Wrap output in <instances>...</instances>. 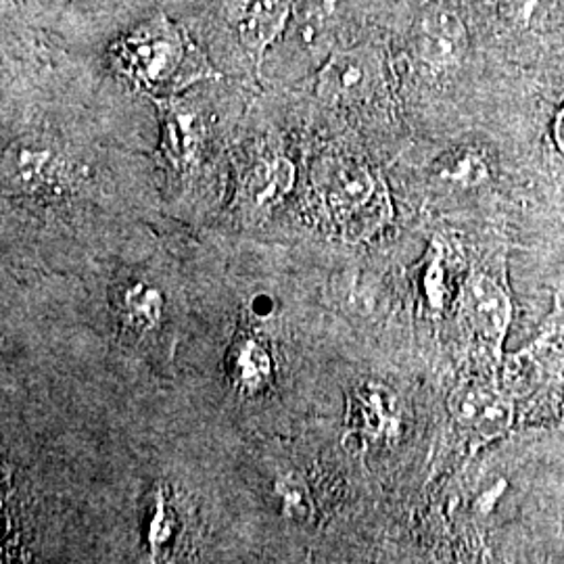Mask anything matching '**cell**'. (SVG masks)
<instances>
[{
  "label": "cell",
  "instance_id": "cell-1",
  "mask_svg": "<svg viewBox=\"0 0 564 564\" xmlns=\"http://www.w3.org/2000/svg\"><path fill=\"white\" fill-rule=\"evenodd\" d=\"M312 181L328 218L339 226L347 242L370 239L391 218L383 184L362 163L324 158L314 165Z\"/></svg>",
  "mask_w": 564,
  "mask_h": 564
},
{
  "label": "cell",
  "instance_id": "cell-2",
  "mask_svg": "<svg viewBox=\"0 0 564 564\" xmlns=\"http://www.w3.org/2000/svg\"><path fill=\"white\" fill-rule=\"evenodd\" d=\"M123 69L147 90L170 95L191 82L207 78L209 67L186 36L158 18L116 46Z\"/></svg>",
  "mask_w": 564,
  "mask_h": 564
},
{
  "label": "cell",
  "instance_id": "cell-3",
  "mask_svg": "<svg viewBox=\"0 0 564 564\" xmlns=\"http://www.w3.org/2000/svg\"><path fill=\"white\" fill-rule=\"evenodd\" d=\"M449 414L473 440L489 442L505 435L514 419L512 402L498 389L484 383H464L447 400Z\"/></svg>",
  "mask_w": 564,
  "mask_h": 564
},
{
  "label": "cell",
  "instance_id": "cell-4",
  "mask_svg": "<svg viewBox=\"0 0 564 564\" xmlns=\"http://www.w3.org/2000/svg\"><path fill=\"white\" fill-rule=\"evenodd\" d=\"M463 314L479 339L500 347L512 318V305L498 282L475 274L464 284Z\"/></svg>",
  "mask_w": 564,
  "mask_h": 564
},
{
  "label": "cell",
  "instance_id": "cell-5",
  "mask_svg": "<svg viewBox=\"0 0 564 564\" xmlns=\"http://www.w3.org/2000/svg\"><path fill=\"white\" fill-rule=\"evenodd\" d=\"M375 86V67L360 53L333 55L318 76V95L330 105L366 99Z\"/></svg>",
  "mask_w": 564,
  "mask_h": 564
},
{
  "label": "cell",
  "instance_id": "cell-6",
  "mask_svg": "<svg viewBox=\"0 0 564 564\" xmlns=\"http://www.w3.org/2000/svg\"><path fill=\"white\" fill-rule=\"evenodd\" d=\"M291 9L293 0H241L237 15L239 39L258 63L265 48L281 36L291 18Z\"/></svg>",
  "mask_w": 564,
  "mask_h": 564
},
{
  "label": "cell",
  "instance_id": "cell-7",
  "mask_svg": "<svg viewBox=\"0 0 564 564\" xmlns=\"http://www.w3.org/2000/svg\"><path fill=\"white\" fill-rule=\"evenodd\" d=\"M466 51V30L460 18L435 7L423 18L419 30V55L433 67H449L463 59Z\"/></svg>",
  "mask_w": 564,
  "mask_h": 564
},
{
  "label": "cell",
  "instance_id": "cell-8",
  "mask_svg": "<svg viewBox=\"0 0 564 564\" xmlns=\"http://www.w3.org/2000/svg\"><path fill=\"white\" fill-rule=\"evenodd\" d=\"M202 141L199 116L181 102L163 105V153L176 167H188Z\"/></svg>",
  "mask_w": 564,
  "mask_h": 564
},
{
  "label": "cell",
  "instance_id": "cell-9",
  "mask_svg": "<svg viewBox=\"0 0 564 564\" xmlns=\"http://www.w3.org/2000/svg\"><path fill=\"white\" fill-rule=\"evenodd\" d=\"M118 307H120L123 321L149 330L162 323L163 318V295L160 289L147 284V282H130L123 284L118 293Z\"/></svg>",
  "mask_w": 564,
  "mask_h": 564
},
{
  "label": "cell",
  "instance_id": "cell-10",
  "mask_svg": "<svg viewBox=\"0 0 564 564\" xmlns=\"http://www.w3.org/2000/svg\"><path fill=\"white\" fill-rule=\"evenodd\" d=\"M230 370L245 391H258L272 377V360L260 343L242 337L230 349Z\"/></svg>",
  "mask_w": 564,
  "mask_h": 564
},
{
  "label": "cell",
  "instance_id": "cell-11",
  "mask_svg": "<svg viewBox=\"0 0 564 564\" xmlns=\"http://www.w3.org/2000/svg\"><path fill=\"white\" fill-rule=\"evenodd\" d=\"M274 494L279 496L282 514L293 523H307L314 517V500L310 487L297 473H286L274 484Z\"/></svg>",
  "mask_w": 564,
  "mask_h": 564
},
{
  "label": "cell",
  "instance_id": "cell-12",
  "mask_svg": "<svg viewBox=\"0 0 564 564\" xmlns=\"http://www.w3.org/2000/svg\"><path fill=\"white\" fill-rule=\"evenodd\" d=\"M48 165H51L48 151L23 144L20 149L11 151L7 174L11 176V181L18 182L23 188H36L46 181Z\"/></svg>",
  "mask_w": 564,
  "mask_h": 564
},
{
  "label": "cell",
  "instance_id": "cell-13",
  "mask_svg": "<svg viewBox=\"0 0 564 564\" xmlns=\"http://www.w3.org/2000/svg\"><path fill=\"white\" fill-rule=\"evenodd\" d=\"M295 170L286 160H274V162L263 163L253 178V188H256V202L268 203L281 199L293 186Z\"/></svg>",
  "mask_w": 564,
  "mask_h": 564
},
{
  "label": "cell",
  "instance_id": "cell-14",
  "mask_svg": "<svg viewBox=\"0 0 564 564\" xmlns=\"http://www.w3.org/2000/svg\"><path fill=\"white\" fill-rule=\"evenodd\" d=\"M545 0H510V7L519 20L529 21Z\"/></svg>",
  "mask_w": 564,
  "mask_h": 564
},
{
  "label": "cell",
  "instance_id": "cell-15",
  "mask_svg": "<svg viewBox=\"0 0 564 564\" xmlns=\"http://www.w3.org/2000/svg\"><path fill=\"white\" fill-rule=\"evenodd\" d=\"M251 310L256 316H268L274 312V303L268 295H256L251 302Z\"/></svg>",
  "mask_w": 564,
  "mask_h": 564
},
{
  "label": "cell",
  "instance_id": "cell-16",
  "mask_svg": "<svg viewBox=\"0 0 564 564\" xmlns=\"http://www.w3.org/2000/svg\"><path fill=\"white\" fill-rule=\"evenodd\" d=\"M554 139H556V144H558V149L563 151L564 155V109L558 113L556 123H554Z\"/></svg>",
  "mask_w": 564,
  "mask_h": 564
}]
</instances>
